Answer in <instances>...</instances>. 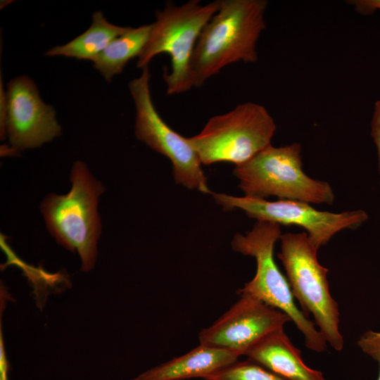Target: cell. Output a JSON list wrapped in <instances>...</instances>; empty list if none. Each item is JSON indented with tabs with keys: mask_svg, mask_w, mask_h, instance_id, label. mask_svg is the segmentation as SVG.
<instances>
[{
	"mask_svg": "<svg viewBox=\"0 0 380 380\" xmlns=\"http://www.w3.org/2000/svg\"><path fill=\"white\" fill-rule=\"evenodd\" d=\"M277 257L286 273L291 292L304 315H312L314 323L327 343L336 351L344 347L339 329L337 302L330 293L329 270L317 259L318 249L306 232L282 234Z\"/></svg>",
	"mask_w": 380,
	"mask_h": 380,
	"instance_id": "8992f818",
	"label": "cell"
},
{
	"mask_svg": "<svg viewBox=\"0 0 380 380\" xmlns=\"http://www.w3.org/2000/svg\"><path fill=\"white\" fill-rule=\"evenodd\" d=\"M204 380H286L249 360L236 361L203 378Z\"/></svg>",
	"mask_w": 380,
	"mask_h": 380,
	"instance_id": "2e32d148",
	"label": "cell"
},
{
	"mask_svg": "<svg viewBox=\"0 0 380 380\" xmlns=\"http://www.w3.org/2000/svg\"><path fill=\"white\" fill-rule=\"evenodd\" d=\"M265 0H220L198 37L191 60L194 87L228 65L258 61L256 44L265 28Z\"/></svg>",
	"mask_w": 380,
	"mask_h": 380,
	"instance_id": "6da1fadb",
	"label": "cell"
},
{
	"mask_svg": "<svg viewBox=\"0 0 380 380\" xmlns=\"http://www.w3.org/2000/svg\"><path fill=\"white\" fill-rule=\"evenodd\" d=\"M129 28L110 23L101 11H96L92 15V23L87 30L64 45L51 48L46 55L94 61L114 39Z\"/></svg>",
	"mask_w": 380,
	"mask_h": 380,
	"instance_id": "5bb4252c",
	"label": "cell"
},
{
	"mask_svg": "<svg viewBox=\"0 0 380 380\" xmlns=\"http://www.w3.org/2000/svg\"><path fill=\"white\" fill-rule=\"evenodd\" d=\"M220 5V0L206 4L191 0L179 6L167 3L163 10L156 11V20L152 23L137 66L143 69L154 56L167 53L171 70L163 75L167 95L182 94L194 87L191 60L195 46L202 30Z\"/></svg>",
	"mask_w": 380,
	"mask_h": 380,
	"instance_id": "3957f363",
	"label": "cell"
},
{
	"mask_svg": "<svg viewBox=\"0 0 380 380\" xmlns=\"http://www.w3.org/2000/svg\"><path fill=\"white\" fill-rule=\"evenodd\" d=\"M298 143L274 147L271 144L246 163L235 166L234 175L244 196L266 199L276 196L314 204L331 205L330 184L308 177L303 170Z\"/></svg>",
	"mask_w": 380,
	"mask_h": 380,
	"instance_id": "5b68a950",
	"label": "cell"
},
{
	"mask_svg": "<svg viewBox=\"0 0 380 380\" xmlns=\"http://www.w3.org/2000/svg\"><path fill=\"white\" fill-rule=\"evenodd\" d=\"M281 234V225L257 221L251 231L234 236L232 249L253 257L257 265L253 278L237 293L253 296L287 315L303 334L305 347L316 353L324 352L328 344L314 322L296 305L287 278L274 260V245Z\"/></svg>",
	"mask_w": 380,
	"mask_h": 380,
	"instance_id": "277c9868",
	"label": "cell"
},
{
	"mask_svg": "<svg viewBox=\"0 0 380 380\" xmlns=\"http://www.w3.org/2000/svg\"><path fill=\"white\" fill-rule=\"evenodd\" d=\"M244 355L286 380H326L320 371L304 362L300 350L291 343L284 329L262 338Z\"/></svg>",
	"mask_w": 380,
	"mask_h": 380,
	"instance_id": "7c38bea8",
	"label": "cell"
},
{
	"mask_svg": "<svg viewBox=\"0 0 380 380\" xmlns=\"http://www.w3.org/2000/svg\"><path fill=\"white\" fill-rule=\"evenodd\" d=\"M236 353L199 344L189 352L156 366L132 380H185L201 378L236 362Z\"/></svg>",
	"mask_w": 380,
	"mask_h": 380,
	"instance_id": "4fadbf2b",
	"label": "cell"
},
{
	"mask_svg": "<svg viewBox=\"0 0 380 380\" xmlns=\"http://www.w3.org/2000/svg\"><path fill=\"white\" fill-rule=\"evenodd\" d=\"M211 194L224 210L239 209L257 221L303 227L318 250L325 246L336 233L346 229H355L368 219L367 213L363 210L331 213L318 210L310 203L301 201H269L222 193L212 192Z\"/></svg>",
	"mask_w": 380,
	"mask_h": 380,
	"instance_id": "9c48e42d",
	"label": "cell"
},
{
	"mask_svg": "<svg viewBox=\"0 0 380 380\" xmlns=\"http://www.w3.org/2000/svg\"><path fill=\"white\" fill-rule=\"evenodd\" d=\"M348 3L353 5L355 11L362 15H370L376 10H380V0H354Z\"/></svg>",
	"mask_w": 380,
	"mask_h": 380,
	"instance_id": "d6986e66",
	"label": "cell"
},
{
	"mask_svg": "<svg viewBox=\"0 0 380 380\" xmlns=\"http://www.w3.org/2000/svg\"><path fill=\"white\" fill-rule=\"evenodd\" d=\"M277 126L262 105L246 102L210 118L202 130L187 139L202 165H242L271 144Z\"/></svg>",
	"mask_w": 380,
	"mask_h": 380,
	"instance_id": "52a82bcc",
	"label": "cell"
},
{
	"mask_svg": "<svg viewBox=\"0 0 380 380\" xmlns=\"http://www.w3.org/2000/svg\"><path fill=\"white\" fill-rule=\"evenodd\" d=\"M0 342V380H8L9 365L5 355L1 329Z\"/></svg>",
	"mask_w": 380,
	"mask_h": 380,
	"instance_id": "ffe728a7",
	"label": "cell"
},
{
	"mask_svg": "<svg viewBox=\"0 0 380 380\" xmlns=\"http://www.w3.org/2000/svg\"><path fill=\"white\" fill-rule=\"evenodd\" d=\"M357 344L364 353L379 363V374L377 380H380V330L364 332L358 338Z\"/></svg>",
	"mask_w": 380,
	"mask_h": 380,
	"instance_id": "e0dca14e",
	"label": "cell"
},
{
	"mask_svg": "<svg viewBox=\"0 0 380 380\" xmlns=\"http://www.w3.org/2000/svg\"><path fill=\"white\" fill-rule=\"evenodd\" d=\"M152 24L130 27L114 39L93 61L106 81L120 74L132 58L139 57L149 37Z\"/></svg>",
	"mask_w": 380,
	"mask_h": 380,
	"instance_id": "9a60e30c",
	"label": "cell"
},
{
	"mask_svg": "<svg viewBox=\"0 0 380 380\" xmlns=\"http://www.w3.org/2000/svg\"><path fill=\"white\" fill-rule=\"evenodd\" d=\"M61 134L56 112L41 99L34 82L18 76L8 84L2 139L6 135L15 150L34 148Z\"/></svg>",
	"mask_w": 380,
	"mask_h": 380,
	"instance_id": "8fae6325",
	"label": "cell"
},
{
	"mask_svg": "<svg viewBox=\"0 0 380 380\" xmlns=\"http://www.w3.org/2000/svg\"><path fill=\"white\" fill-rule=\"evenodd\" d=\"M148 66L129 83L136 108L135 135L151 149L169 159L177 184L191 190L212 194L202 163L186 137L174 131L156 110L150 91Z\"/></svg>",
	"mask_w": 380,
	"mask_h": 380,
	"instance_id": "ba28073f",
	"label": "cell"
},
{
	"mask_svg": "<svg viewBox=\"0 0 380 380\" xmlns=\"http://www.w3.org/2000/svg\"><path fill=\"white\" fill-rule=\"evenodd\" d=\"M371 136L377 150L380 175V101H377L374 105V110L371 121Z\"/></svg>",
	"mask_w": 380,
	"mask_h": 380,
	"instance_id": "ac0fdd59",
	"label": "cell"
},
{
	"mask_svg": "<svg viewBox=\"0 0 380 380\" xmlns=\"http://www.w3.org/2000/svg\"><path fill=\"white\" fill-rule=\"evenodd\" d=\"M213 324L199 332L200 344L230 350L239 357L268 334L284 329L290 317L247 294Z\"/></svg>",
	"mask_w": 380,
	"mask_h": 380,
	"instance_id": "30bf717a",
	"label": "cell"
},
{
	"mask_svg": "<svg viewBox=\"0 0 380 380\" xmlns=\"http://www.w3.org/2000/svg\"><path fill=\"white\" fill-rule=\"evenodd\" d=\"M70 190L65 194H49L40 209L47 230L58 244L77 253L81 270L89 272L95 265L101 233L98 205L103 185L82 161L71 168Z\"/></svg>",
	"mask_w": 380,
	"mask_h": 380,
	"instance_id": "7a4b0ae2",
	"label": "cell"
}]
</instances>
